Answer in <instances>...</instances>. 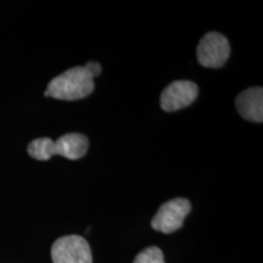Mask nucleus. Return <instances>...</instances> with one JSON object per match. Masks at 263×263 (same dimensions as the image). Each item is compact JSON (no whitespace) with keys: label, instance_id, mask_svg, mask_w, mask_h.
Segmentation results:
<instances>
[{"label":"nucleus","instance_id":"nucleus-1","mask_svg":"<svg viewBox=\"0 0 263 263\" xmlns=\"http://www.w3.org/2000/svg\"><path fill=\"white\" fill-rule=\"evenodd\" d=\"M89 141L80 133H68L51 140L50 138H38L28 144L29 156L38 161H47L55 155H61L68 160H78L87 154Z\"/></svg>","mask_w":263,"mask_h":263},{"label":"nucleus","instance_id":"nucleus-2","mask_svg":"<svg viewBox=\"0 0 263 263\" xmlns=\"http://www.w3.org/2000/svg\"><path fill=\"white\" fill-rule=\"evenodd\" d=\"M94 90V77L84 67H73L62 72L50 81L45 90V97L59 100H80Z\"/></svg>","mask_w":263,"mask_h":263},{"label":"nucleus","instance_id":"nucleus-3","mask_svg":"<svg viewBox=\"0 0 263 263\" xmlns=\"http://www.w3.org/2000/svg\"><path fill=\"white\" fill-rule=\"evenodd\" d=\"M51 258L54 263H93L90 246L80 235L59 238L51 248Z\"/></svg>","mask_w":263,"mask_h":263},{"label":"nucleus","instance_id":"nucleus-4","mask_svg":"<svg viewBox=\"0 0 263 263\" xmlns=\"http://www.w3.org/2000/svg\"><path fill=\"white\" fill-rule=\"evenodd\" d=\"M192 210L189 200L176 197L161 205L151 221V227L157 232L171 234L182 228L184 219Z\"/></svg>","mask_w":263,"mask_h":263},{"label":"nucleus","instance_id":"nucleus-5","mask_svg":"<svg viewBox=\"0 0 263 263\" xmlns=\"http://www.w3.org/2000/svg\"><path fill=\"white\" fill-rule=\"evenodd\" d=\"M197 60L209 68H219L226 64L230 54L228 39L218 32H210L202 37L197 45Z\"/></svg>","mask_w":263,"mask_h":263},{"label":"nucleus","instance_id":"nucleus-6","mask_svg":"<svg viewBox=\"0 0 263 263\" xmlns=\"http://www.w3.org/2000/svg\"><path fill=\"white\" fill-rule=\"evenodd\" d=\"M199 88L192 81H176L164 88L161 94L160 105L166 112L180 110L194 103Z\"/></svg>","mask_w":263,"mask_h":263},{"label":"nucleus","instance_id":"nucleus-7","mask_svg":"<svg viewBox=\"0 0 263 263\" xmlns=\"http://www.w3.org/2000/svg\"><path fill=\"white\" fill-rule=\"evenodd\" d=\"M239 114L245 120L261 123L263 121V90L261 87L249 88L235 100Z\"/></svg>","mask_w":263,"mask_h":263},{"label":"nucleus","instance_id":"nucleus-8","mask_svg":"<svg viewBox=\"0 0 263 263\" xmlns=\"http://www.w3.org/2000/svg\"><path fill=\"white\" fill-rule=\"evenodd\" d=\"M134 263H164L163 252L157 246H150L137 255Z\"/></svg>","mask_w":263,"mask_h":263},{"label":"nucleus","instance_id":"nucleus-9","mask_svg":"<svg viewBox=\"0 0 263 263\" xmlns=\"http://www.w3.org/2000/svg\"><path fill=\"white\" fill-rule=\"evenodd\" d=\"M84 67L90 72V74L93 76V77H97V76L100 74L101 72V66L100 64H98V62H88Z\"/></svg>","mask_w":263,"mask_h":263}]
</instances>
